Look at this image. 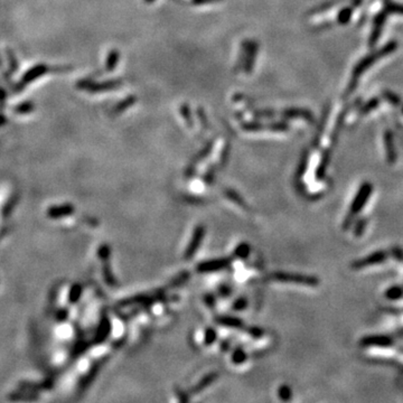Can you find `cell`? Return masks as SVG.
<instances>
[{"label":"cell","instance_id":"cell-23","mask_svg":"<svg viewBox=\"0 0 403 403\" xmlns=\"http://www.w3.org/2000/svg\"><path fill=\"white\" fill-rule=\"evenodd\" d=\"M402 113H403V106H402Z\"/></svg>","mask_w":403,"mask_h":403},{"label":"cell","instance_id":"cell-15","mask_svg":"<svg viewBox=\"0 0 403 403\" xmlns=\"http://www.w3.org/2000/svg\"><path fill=\"white\" fill-rule=\"evenodd\" d=\"M366 225H367L366 219H359L356 222V224L354 225V235L356 236V238H359V236L363 235V233H364L365 228H366Z\"/></svg>","mask_w":403,"mask_h":403},{"label":"cell","instance_id":"cell-18","mask_svg":"<svg viewBox=\"0 0 403 403\" xmlns=\"http://www.w3.org/2000/svg\"><path fill=\"white\" fill-rule=\"evenodd\" d=\"M216 378V375L215 374H212V375H207L206 378H204L203 380L201 381V383L199 385L195 388V391H201L203 390L204 388H206V386L209 384V383H212Z\"/></svg>","mask_w":403,"mask_h":403},{"label":"cell","instance_id":"cell-4","mask_svg":"<svg viewBox=\"0 0 403 403\" xmlns=\"http://www.w3.org/2000/svg\"><path fill=\"white\" fill-rule=\"evenodd\" d=\"M388 256H389V253L384 250L375 251L373 252V253L365 256V258L354 261L353 263H352V268H353L354 270H361V269H364L366 267L375 266V264H381L386 261Z\"/></svg>","mask_w":403,"mask_h":403},{"label":"cell","instance_id":"cell-3","mask_svg":"<svg viewBox=\"0 0 403 403\" xmlns=\"http://www.w3.org/2000/svg\"><path fill=\"white\" fill-rule=\"evenodd\" d=\"M271 279L276 280V281L280 282H292V283H300V284H307V286L315 287L319 283V280L316 277L311 276H303L298 274H286V272H276L271 276Z\"/></svg>","mask_w":403,"mask_h":403},{"label":"cell","instance_id":"cell-17","mask_svg":"<svg viewBox=\"0 0 403 403\" xmlns=\"http://www.w3.org/2000/svg\"><path fill=\"white\" fill-rule=\"evenodd\" d=\"M391 255L393 256L394 259L397 260L398 262H403V249L400 247H392L391 248V251H390Z\"/></svg>","mask_w":403,"mask_h":403},{"label":"cell","instance_id":"cell-16","mask_svg":"<svg viewBox=\"0 0 403 403\" xmlns=\"http://www.w3.org/2000/svg\"><path fill=\"white\" fill-rule=\"evenodd\" d=\"M353 9L352 8H344V9L338 14V22L341 24H347L351 21Z\"/></svg>","mask_w":403,"mask_h":403},{"label":"cell","instance_id":"cell-22","mask_svg":"<svg viewBox=\"0 0 403 403\" xmlns=\"http://www.w3.org/2000/svg\"><path fill=\"white\" fill-rule=\"evenodd\" d=\"M246 357V355H244V353L242 351H238V352H235L234 353V355H233V361H234L235 363H242V362H244V358Z\"/></svg>","mask_w":403,"mask_h":403},{"label":"cell","instance_id":"cell-20","mask_svg":"<svg viewBox=\"0 0 403 403\" xmlns=\"http://www.w3.org/2000/svg\"><path fill=\"white\" fill-rule=\"evenodd\" d=\"M279 396L282 400H289L291 397V391L288 386H282V388H280L279 390Z\"/></svg>","mask_w":403,"mask_h":403},{"label":"cell","instance_id":"cell-5","mask_svg":"<svg viewBox=\"0 0 403 403\" xmlns=\"http://www.w3.org/2000/svg\"><path fill=\"white\" fill-rule=\"evenodd\" d=\"M386 16H388V13H386L384 9H383L381 13H378L377 16H375L374 22H373L372 33H371V37H370L371 46H374L375 44H377L378 38H380L381 34H382V29H383V27H384V24L386 22Z\"/></svg>","mask_w":403,"mask_h":403},{"label":"cell","instance_id":"cell-13","mask_svg":"<svg viewBox=\"0 0 403 403\" xmlns=\"http://www.w3.org/2000/svg\"><path fill=\"white\" fill-rule=\"evenodd\" d=\"M378 104H380V99L378 98H372L371 100L367 101V103H365L364 105L362 106L361 109H359V113L361 114H366L371 111H373L374 109H377Z\"/></svg>","mask_w":403,"mask_h":403},{"label":"cell","instance_id":"cell-14","mask_svg":"<svg viewBox=\"0 0 403 403\" xmlns=\"http://www.w3.org/2000/svg\"><path fill=\"white\" fill-rule=\"evenodd\" d=\"M382 96H383V98H384L385 100L388 101L389 103H391V104H393V105H399V104H400V102H401L400 97H399L398 94H396L394 92H392V91H389V90L383 91Z\"/></svg>","mask_w":403,"mask_h":403},{"label":"cell","instance_id":"cell-6","mask_svg":"<svg viewBox=\"0 0 403 403\" xmlns=\"http://www.w3.org/2000/svg\"><path fill=\"white\" fill-rule=\"evenodd\" d=\"M362 346H378V347H389L393 344V339L386 335H369L365 336L359 342Z\"/></svg>","mask_w":403,"mask_h":403},{"label":"cell","instance_id":"cell-21","mask_svg":"<svg viewBox=\"0 0 403 403\" xmlns=\"http://www.w3.org/2000/svg\"><path fill=\"white\" fill-rule=\"evenodd\" d=\"M353 220H354V215H352L349 213L347 216L345 217V220H344V223H343L344 230H349V228L352 227V224H353Z\"/></svg>","mask_w":403,"mask_h":403},{"label":"cell","instance_id":"cell-8","mask_svg":"<svg viewBox=\"0 0 403 403\" xmlns=\"http://www.w3.org/2000/svg\"><path fill=\"white\" fill-rule=\"evenodd\" d=\"M384 147L386 151V159H388L389 164H396V161L398 159V152L396 145H394L393 133L391 132L390 130H386L384 132Z\"/></svg>","mask_w":403,"mask_h":403},{"label":"cell","instance_id":"cell-1","mask_svg":"<svg viewBox=\"0 0 403 403\" xmlns=\"http://www.w3.org/2000/svg\"><path fill=\"white\" fill-rule=\"evenodd\" d=\"M398 49V43L396 41L389 42L385 46H383L382 49H380L378 52H374L372 54L367 55L364 58H362L361 61L357 63V65L354 67L353 75H352V80L349 86V93H352L354 91V89L356 88L358 78L362 76V74L365 72L367 69H370L375 62L381 60V58L388 56V55L392 54L394 50H397Z\"/></svg>","mask_w":403,"mask_h":403},{"label":"cell","instance_id":"cell-7","mask_svg":"<svg viewBox=\"0 0 403 403\" xmlns=\"http://www.w3.org/2000/svg\"><path fill=\"white\" fill-rule=\"evenodd\" d=\"M204 234H205L204 227H202L201 225V227H197L195 228L194 233H193L191 243H189V246L186 249V252H185V258H192V256L195 254L196 250L201 246L202 240H203L204 238Z\"/></svg>","mask_w":403,"mask_h":403},{"label":"cell","instance_id":"cell-2","mask_svg":"<svg viewBox=\"0 0 403 403\" xmlns=\"http://www.w3.org/2000/svg\"><path fill=\"white\" fill-rule=\"evenodd\" d=\"M373 192V185L369 183V181H365L363 183L361 186H359L358 191L355 197L352 201L351 208H350V214L352 215H357L362 212V209L364 208L365 204L369 202L371 195H372Z\"/></svg>","mask_w":403,"mask_h":403},{"label":"cell","instance_id":"cell-12","mask_svg":"<svg viewBox=\"0 0 403 403\" xmlns=\"http://www.w3.org/2000/svg\"><path fill=\"white\" fill-rule=\"evenodd\" d=\"M219 323L221 325H224V326H227V327H241L243 325V322L240 321V319L235 318V317H230V316H224V317L220 318L219 319Z\"/></svg>","mask_w":403,"mask_h":403},{"label":"cell","instance_id":"cell-19","mask_svg":"<svg viewBox=\"0 0 403 403\" xmlns=\"http://www.w3.org/2000/svg\"><path fill=\"white\" fill-rule=\"evenodd\" d=\"M249 253H250V247H249L246 243L240 244L235 250V254L240 256V258H246Z\"/></svg>","mask_w":403,"mask_h":403},{"label":"cell","instance_id":"cell-9","mask_svg":"<svg viewBox=\"0 0 403 403\" xmlns=\"http://www.w3.org/2000/svg\"><path fill=\"white\" fill-rule=\"evenodd\" d=\"M230 263V260L228 259H217V260H212V261H206V262H202L197 266V270L200 272H214L222 270L225 267L228 266Z\"/></svg>","mask_w":403,"mask_h":403},{"label":"cell","instance_id":"cell-10","mask_svg":"<svg viewBox=\"0 0 403 403\" xmlns=\"http://www.w3.org/2000/svg\"><path fill=\"white\" fill-rule=\"evenodd\" d=\"M384 296H385V298H388L389 300L400 299L403 297V287L399 286V284L391 286L384 291Z\"/></svg>","mask_w":403,"mask_h":403},{"label":"cell","instance_id":"cell-11","mask_svg":"<svg viewBox=\"0 0 403 403\" xmlns=\"http://www.w3.org/2000/svg\"><path fill=\"white\" fill-rule=\"evenodd\" d=\"M388 14H399L403 15V5L402 3L393 2L391 0H384V8H383Z\"/></svg>","mask_w":403,"mask_h":403}]
</instances>
